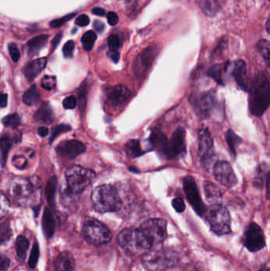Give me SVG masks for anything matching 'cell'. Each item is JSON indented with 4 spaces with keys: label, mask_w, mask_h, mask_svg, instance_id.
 <instances>
[{
    "label": "cell",
    "mask_w": 270,
    "mask_h": 271,
    "mask_svg": "<svg viewBox=\"0 0 270 271\" xmlns=\"http://www.w3.org/2000/svg\"><path fill=\"white\" fill-rule=\"evenodd\" d=\"M270 100V85L268 77L259 74L254 79L250 95V110L253 115L262 116L268 109Z\"/></svg>",
    "instance_id": "obj_1"
},
{
    "label": "cell",
    "mask_w": 270,
    "mask_h": 271,
    "mask_svg": "<svg viewBox=\"0 0 270 271\" xmlns=\"http://www.w3.org/2000/svg\"><path fill=\"white\" fill-rule=\"evenodd\" d=\"M93 207L99 213L117 212L122 206V201L115 187L102 185L97 187L91 194Z\"/></svg>",
    "instance_id": "obj_2"
},
{
    "label": "cell",
    "mask_w": 270,
    "mask_h": 271,
    "mask_svg": "<svg viewBox=\"0 0 270 271\" xmlns=\"http://www.w3.org/2000/svg\"><path fill=\"white\" fill-rule=\"evenodd\" d=\"M119 244L123 249L132 254L145 253L150 249L152 244L140 229H126L120 232Z\"/></svg>",
    "instance_id": "obj_3"
},
{
    "label": "cell",
    "mask_w": 270,
    "mask_h": 271,
    "mask_svg": "<svg viewBox=\"0 0 270 271\" xmlns=\"http://www.w3.org/2000/svg\"><path fill=\"white\" fill-rule=\"evenodd\" d=\"M65 177L71 193L80 194L91 184L95 173L80 166H72L67 170Z\"/></svg>",
    "instance_id": "obj_4"
},
{
    "label": "cell",
    "mask_w": 270,
    "mask_h": 271,
    "mask_svg": "<svg viewBox=\"0 0 270 271\" xmlns=\"http://www.w3.org/2000/svg\"><path fill=\"white\" fill-rule=\"evenodd\" d=\"M34 189L28 179L15 177L10 182L9 194L17 205L27 206L35 201Z\"/></svg>",
    "instance_id": "obj_5"
},
{
    "label": "cell",
    "mask_w": 270,
    "mask_h": 271,
    "mask_svg": "<svg viewBox=\"0 0 270 271\" xmlns=\"http://www.w3.org/2000/svg\"><path fill=\"white\" fill-rule=\"evenodd\" d=\"M85 239L94 246L104 245L112 239V233L102 222L94 218H87L83 225Z\"/></svg>",
    "instance_id": "obj_6"
},
{
    "label": "cell",
    "mask_w": 270,
    "mask_h": 271,
    "mask_svg": "<svg viewBox=\"0 0 270 271\" xmlns=\"http://www.w3.org/2000/svg\"><path fill=\"white\" fill-rule=\"evenodd\" d=\"M207 220L212 231L217 235H225L231 232L230 213L224 205H212L207 211Z\"/></svg>",
    "instance_id": "obj_7"
},
{
    "label": "cell",
    "mask_w": 270,
    "mask_h": 271,
    "mask_svg": "<svg viewBox=\"0 0 270 271\" xmlns=\"http://www.w3.org/2000/svg\"><path fill=\"white\" fill-rule=\"evenodd\" d=\"M178 261L176 256L170 251H153L144 255V263L149 271H159L173 266Z\"/></svg>",
    "instance_id": "obj_8"
},
{
    "label": "cell",
    "mask_w": 270,
    "mask_h": 271,
    "mask_svg": "<svg viewBox=\"0 0 270 271\" xmlns=\"http://www.w3.org/2000/svg\"><path fill=\"white\" fill-rule=\"evenodd\" d=\"M150 241L152 246L162 243L167 236V223L165 220L150 219L139 228Z\"/></svg>",
    "instance_id": "obj_9"
},
{
    "label": "cell",
    "mask_w": 270,
    "mask_h": 271,
    "mask_svg": "<svg viewBox=\"0 0 270 271\" xmlns=\"http://www.w3.org/2000/svg\"><path fill=\"white\" fill-rule=\"evenodd\" d=\"M244 244L250 252H257L263 249L266 246L264 232L256 223L252 222L246 228L244 233Z\"/></svg>",
    "instance_id": "obj_10"
},
{
    "label": "cell",
    "mask_w": 270,
    "mask_h": 271,
    "mask_svg": "<svg viewBox=\"0 0 270 271\" xmlns=\"http://www.w3.org/2000/svg\"><path fill=\"white\" fill-rule=\"evenodd\" d=\"M186 153V130L180 127L174 131L169 140L164 155L167 159H174L184 155Z\"/></svg>",
    "instance_id": "obj_11"
},
{
    "label": "cell",
    "mask_w": 270,
    "mask_h": 271,
    "mask_svg": "<svg viewBox=\"0 0 270 271\" xmlns=\"http://www.w3.org/2000/svg\"><path fill=\"white\" fill-rule=\"evenodd\" d=\"M183 188L188 201H190L193 208L195 209L196 213H198L200 216L204 215L206 209L200 197L198 188L194 179L191 176H186L183 179Z\"/></svg>",
    "instance_id": "obj_12"
},
{
    "label": "cell",
    "mask_w": 270,
    "mask_h": 271,
    "mask_svg": "<svg viewBox=\"0 0 270 271\" xmlns=\"http://www.w3.org/2000/svg\"><path fill=\"white\" fill-rule=\"evenodd\" d=\"M214 176L216 180L224 187L231 188L238 183L236 175L233 171L230 163L226 161H219L213 168Z\"/></svg>",
    "instance_id": "obj_13"
},
{
    "label": "cell",
    "mask_w": 270,
    "mask_h": 271,
    "mask_svg": "<svg viewBox=\"0 0 270 271\" xmlns=\"http://www.w3.org/2000/svg\"><path fill=\"white\" fill-rule=\"evenodd\" d=\"M158 48L155 46L148 47L136 58L134 64V73L136 77H144L152 66L157 55Z\"/></svg>",
    "instance_id": "obj_14"
},
{
    "label": "cell",
    "mask_w": 270,
    "mask_h": 271,
    "mask_svg": "<svg viewBox=\"0 0 270 271\" xmlns=\"http://www.w3.org/2000/svg\"><path fill=\"white\" fill-rule=\"evenodd\" d=\"M199 155L203 163L208 165L213 157V139L208 129H201L198 133Z\"/></svg>",
    "instance_id": "obj_15"
},
{
    "label": "cell",
    "mask_w": 270,
    "mask_h": 271,
    "mask_svg": "<svg viewBox=\"0 0 270 271\" xmlns=\"http://www.w3.org/2000/svg\"><path fill=\"white\" fill-rule=\"evenodd\" d=\"M132 95L131 90L124 85H116L107 90L106 101L111 107H120L126 103Z\"/></svg>",
    "instance_id": "obj_16"
},
{
    "label": "cell",
    "mask_w": 270,
    "mask_h": 271,
    "mask_svg": "<svg viewBox=\"0 0 270 271\" xmlns=\"http://www.w3.org/2000/svg\"><path fill=\"white\" fill-rule=\"evenodd\" d=\"M56 153L60 156L68 159H74L84 153L86 146L77 140L62 141L56 147Z\"/></svg>",
    "instance_id": "obj_17"
},
{
    "label": "cell",
    "mask_w": 270,
    "mask_h": 271,
    "mask_svg": "<svg viewBox=\"0 0 270 271\" xmlns=\"http://www.w3.org/2000/svg\"><path fill=\"white\" fill-rule=\"evenodd\" d=\"M216 103V96L214 91L204 93L195 101V109L199 116L206 117L213 111Z\"/></svg>",
    "instance_id": "obj_18"
},
{
    "label": "cell",
    "mask_w": 270,
    "mask_h": 271,
    "mask_svg": "<svg viewBox=\"0 0 270 271\" xmlns=\"http://www.w3.org/2000/svg\"><path fill=\"white\" fill-rule=\"evenodd\" d=\"M232 76L236 81L238 86L242 90L247 91L249 89L248 77H247V72H246V63L243 60H238L234 63Z\"/></svg>",
    "instance_id": "obj_19"
},
{
    "label": "cell",
    "mask_w": 270,
    "mask_h": 271,
    "mask_svg": "<svg viewBox=\"0 0 270 271\" xmlns=\"http://www.w3.org/2000/svg\"><path fill=\"white\" fill-rule=\"evenodd\" d=\"M47 58L37 59L33 60L26 65L24 69L25 77L29 81L34 80V78L40 74L46 66Z\"/></svg>",
    "instance_id": "obj_20"
},
{
    "label": "cell",
    "mask_w": 270,
    "mask_h": 271,
    "mask_svg": "<svg viewBox=\"0 0 270 271\" xmlns=\"http://www.w3.org/2000/svg\"><path fill=\"white\" fill-rule=\"evenodd\" d=\"M56 271H74V258L68 251H63L55 262Z\"/></svg>",
    "instance_id": "obj_21"
},
{
    "label": "cell",
    "mask_w": 270,
    "mask_h": 271,
    "mask_svg": "<svg viewBox=\"0 0 270 271\" xmlns=\"http://www.w3.org/2000/svg\"><path fill=\"white\" fill-rule=\"evenodd\" d=\"M150 141L152 146L154 147L158 153H160L163 155H165L168 139L166 138L164 133L158 129H153L150 136Z\"/></svg>",
    "instance_id": "obj_22"
},
{
    "label": "cell",
    "mask_w": 270,
    "mask_h": 271,
    "mask_svg": "<svg viewBox=\"0 0 270 271\" xmlns=\"http://www.w3.org/2000/svg\"><path fill=\"white\" fill-rule=\"evenodd\" d=\"M42 228L44 235L47 237V239H50L54 234L56 223L52 211L49 208L44 209L42 217Z\"/></svg>",
    "instance_id": "obj_23"
},
{
    "label": "cell",
    "mask_w": 270,
    "mask_h": 271,
    "mask_svg": "<svg viewBox=\"0 0 270 271\" xmlns=\"http://www.w3.org/2000/svg\"><path fill=\"white\" fill-rule=\"evenodd\" d=\"M48 40V35H40V36L35 37L34 39L29 40L27 43L29 56L32 57V56L38 55V52L45 46Z\"/></svg>",
    "instance_id": "obj_24"
},
{
    "label": "cell",
    "mask_w": 270,
    "mask_h": 271,
    "mask_svg": "<svg viewBox=\"0 0 270 271\" xmlns=\"http://www.w3.org/2000/svg\"><path fill=\"white\" fill-rule=\"evenodd\" d=\"M54 116L53 111L49 107V105L44 103L35 113L34 119L38 122L42 123V124H50L54 120Z\"/></svg>",
    "instance_id": "obj_25"
},
{
    "label": "cell",
    "mask_w": 270,
    "mask_h": 271,
    "mask_svg": "<svg viewBox=\"0 0 270 271\" xmlns=\"http://www.w3.org/2000/svg\"><path fill=\"white\" fill-rule=\"evenodd\" d=\"M203 12L208 17H214L220 11L218 0H196Z\"/></svg>",
    "instance_id": "obj_26"
},
{
    "label": "cell",
    "mask_w": 270,
    "mask_h": 271,
    "mask_svg": "<svg viewBox=\"0 0 270 271\" xmlns=\"http://www.w3.org/2000/svg\"><path fill=\"white\" fill-rule=\"evenodd\" d=\"M127 155L130 158H136L144 154V152L141 149L140 141L137 140H131L124 147Z\"/></svg>",
    "instance_id": "obj_27"
},
{
    "label": "cell",
    "mask_w": 270,
    "mask_h": 271,
    "mask_svg": "<svg viewBox=\"0 0 270 271\" xmlns=\"http://www.w3.org/2000/svg\"><path fill=\"white\" fill-rule=\"evenodd\" d=\"M12 145V140L9 137H3L0 140V166L4 167L9 151Z\"/></svg>",
    "instance_id": "obj_28"
},
{
    "label": "cell",
    "mask_w": 270,
    "mask_h": 271,
    "mask_svg": "<svg viewBox=\"0 0 270 271\" xmlns=\"http://www.w3.org/2000/svg\"><path fill=\"white\" fill-rule=\"evenodd\" d=\"M56 187H57V179L56 176L51 177L46 187H45V196L47 201L50 205H54L55 195H56Z\"/></svg>",
    "instance_id": "obj_29"
},
{
    "label": "cell",
    "mask_w": 270,
    "mask_h": 271,
    "mask_svg": "<svg viewBox=\"0 0 270 271\" xmlns=\"http://www.w3.org/2000/svg\"><path fill=\"white\" fill-rule=\"evenodd\" d=\"M227 143L229 148H230L231 153H233V155L235 156L236 155V149L240 144H242V141L240 137H238V135L235 134L234 131L231 129L228 130L226 133Z\"/></svg>",
    "instance_id": "obj_30"
},
{
    "label": "cell",
    "mask_w": 270,
    "mask_h": 271,
    "mask_svg": "<svg viewBox=\"0 0 270 271\" xmlns=\"http://www.w3.org/2000/svg\"><path fill=\"white\" fill-rule=\"evenodd\" d=\"M40 94L38 91L36 86H32L30 89L26 90L23 95V102L27 106H33L36 104L40 99Z\"/></svg>",
    "instance_id": "obj_31"
},
{
    "label": "cell",
    "mask_w": 270,
    "mask_h": 271,
    "mask_svg": "<svg viewBox=\"0 0 270 271\" xmlns=\"http://www.w3.org/2000/svg\"><path fill=\"white\" fill-rule=\"evenodd\" d=\"M30 246V242L24 235H19L16 240V251L19 259L23 261L26 259V252Z\"/></svg>",
    "instance_id": "obj_32"
},
{
    "label": "cell",
    "mask_w": 270,
    "mask_h": 271,
    "mask_svg": "<svg viewBox=\"0 0 270 271\" xmlns=\"http://www.w3.org/2000/svg\"><path fill=\"white\" fill-rule=\"evenodd\" d=\"M96 34L94 31H87L82 35L81 39V42L82 44V47L86 51H90L94 47V42L96 40Z\"/></svg>",
    "instance_id": "obj_33"
},
{
    "label": "cell",
    "mask_w": 270,
    "mask_h": 271,
    "mask_svg": "<svg viewBox=\"0 0 270 271\" xmlns=\"http://www.w3.org/2000/svg\"><path fill=\"white\" fill-rule=\"evenodd\" d=\"M257 51L266 60L267 65H270V42L267 40H261L257 44Z\"/></svg>",
    "instance_id": "obj_34"
},
{
    "label": "cell",
    "mask_w": 270,
    "mask_h": 271,
    "mask_svg": "<svg viewBox=\"0 0 270 271\" xmlns=\"http://www.w3.org/2000/svg\"><path fill=\"white\" fill-rule=\"evenodd\" d=\"M223 72H224V67L221 65H216L211 67L209 70L208 71V77L214 78L219 84H224L223 82Z\"/></svg>",
    "instance_id": "obj_35"
},
{
    "label": "cell",
    "mask_w": 270,
    "mask_h": 271,
    "mask_svg": "<svg viewBox=\"0 0 270 271\" xmlns=\"http://www.w3.org/2000/svg\"><path fill=\"white\" fill-rule=\"evenodd\" d=\"M12 235V231L10 224L6 223L0 225V245L6 243L10 239Z\"/></svg>",
    "instance_id": "obj_36"
},
{
    "label": "cell",
    "mask_w": 270,
    "mask_h": 271,
    "mask_svg": "<svg viewBox=\"0 0 270 271\" xmlns=\"http://www.w3.org/2000/svg\"><path fill=\"white\" fill-rule=\"evenodd\" d=\"M204 191L206 194V197L208 199H216L221 196L220 190L217 186L212 183H205L204 184Z\"/></svg>",
    "instance_id": "obj_37"
},
{
    "label": "cell",
    "mask_w": 270,
    "mask_h": 271,
    "mask_svg": "<svg viewBox=\"0 0 270 271\" xmlns=\"http://www.w3.org/2000/svg\"><path fill=\"white\" fill-rule=\"evenodd\" d=\"M2 122L6 127L15 129L18 125H20L21 119L19 115L17 114L7 115L2 119Z\"/></svg>",
    "instance_id": "obj_38"
},
{
    "label": "cell",
    "mask_w": 270,
    "mask_h": 271,
    "mask_svg": "<svg viewBox=\"0 0 270 271\" xmlns=\"http://www.w3.org/2000/svg\"><path fill=\"white\" fill-rule=\"evenodd\" d=\"M10 209L9 199L3 194L0 193V220L3 218L8 213Z\"/></svg>",
    "instance_id": "obj_39"
},
{
    "label": "cell",
    "mask_w": 270,
    "mask_h": 271,
    "mask_svg": "<svg viewBox=\"0 0 270 271\" xmlns=\"http://www.w3.org/2000/svg\"><path fill=\"white\" fill-rule=\"evenodd\" d=\"M72 130V127L68 125H56L52 129V136H51L50 142H53L55 139L58 137L59 135L63 133H66L68 131Z\"/></svg>",
    "instance_id": "obj_40"
},
{
    "label": "cell",
    "mask_w": 270,
    "mask_h": 271,
    "mask_svg": "<svg viewBox=\"0 0 270 271\" xmlns=\"http://www.w3.org/2000/svg\"><path fill=\"white\" fill-rule=\"evenodd\" d=\"M108 46L110 51H117L121 46V42L118 35H112L108 38Z\"/></svg>",
    "instance_id": "obj_41"
},
{
    "label": "cell",
    "mask_w": 270,
    "mask_h": 271,
    "mask_svg": "<svg viewBox=\"0 0 270 271\" xmlns=\"http://www.w3.org/2000/svg\"><path fill=\"white\" fill-rule=\"evenodd\" d=\"M39 247H38V243L34 244V247H33L32 251H31V255H30V260H29V265L31 268H35L37 264H38V258H39Z\"/></svg>",
    "instance_id": "obj_42"
},
{
    "label": "cell",
    "mask_w": 270,
    "mask_h": 271,
    "mask_svg": "<svg viewBox=\"0 0 270 271\" xmlns=\"http://www.w3.org/2000/svg\"><path fill=\"white\" fill-rule=\"evenodd\" d=\"M56 77L46 76L41 80V86L47 90H52L56 86Z\"/></svg>",
    "instance_id": "obj_43"
},
{
    "label": "cell",
    "mask_w": 270,
    "mask_h": 271,
    "mask_svg": "<svg viewBox=\"0 0 270 271\" xmlns=\"http://www.w3.org/2000/svg\"><path fill=\"white\" fill-rule=\"evenodd\" d=\"M75 44L73 40H69L66 44H64V46L63 47V53H64V56L65 58H72L73 55H74L75 50Z\"/></svg>",
    "instance_id": "obj_44"
},
{
    "label": "cell",
    "mask_w": 270,
    "mask_h": 271,
    "mask_svg": "<svg viewBox=\"0 0 270 271\" xmlns=\"http://www.w3.org/2000/svg\"><path fill=\"white\" fill-rule=\"evenodd\" d=\"M86 94H87V89L85 84H82L81 88L78 90V101L80 105L81 110H84L86 103Z\"/></svg>",
    "instance_id": "obj_45"
},
{
    "label": "cell",
    "mask_w": 270,
    "mask_h": 271,
    "mask_svg": "<svg viewBox=\"0 0 270 271\" xmlns=\"http://www.w3.org/2000/svg\"><path fill=\"white\" fill-rule=\"evenodd\" d=\"M75 15H76V13H73V14H68L66 16L63 17V18H60V19L52 21L50 22V26L52 28L60 27V26H63L65 22H68L70 19H72Z\"/></svg>",
    "instance_id": "obj_46"
},
{
    "label": "cell",
    "mask_w": 270,
    "mask_h": 271,
    "mask_svg": "<svg viewBox=\"0 0 270 271\" xmlns=\"http://www.w3.org/2000/svg\"><path fill=\"white\" fill-rule=\"evenodd\" d=\"M8 49L9 53H10V57L12 59L13 61L18 62V60L20 58V52L18 50L16 44L11 43V44H9Z\"/></svg>",
    "instance_id": "obj_47"
},
{
    "label": "cell",
    "mask_w": 270,
    "mask_h": 271,
    "mask_svg": "<svg viewBox=\"0 0 270 271\" xmlns=\"http://www.w3.org/2000/svg\"><path fill=\"white\" fill-rule=\"evenodd\" d=\"M76 105H77V99L73 95L67 97L66 99L63 101V107L67 110H72V109L76 108Z\"/></svg>",
    "instance_id": "obj_48"
},
{
    "label": "cell",
    "mask_w": 270,
    "mask_h": 271,
    "mask_svg": "<svg viewBox=\"0 0 270 271\" xmlns=\"http://www.w3.org/2000/svg\"><path fill=\"white\" fill-rule=\"evenodd\" d=\"M172 205L174 209L178 212V213H182L186 209V205H185L183 199L181 197H177L174 198L172 201Z\"/></svg>",
    "instance_id": "obj_49"
},
{
    "label": "cell",
    "mask_w": 270,
    "mask_h": 271,
    "mask_svg": "<svg viewBox=\"0 0 270 271\" xmlns=\"http://www.w3.org/2000/svg\"><path fill=\"white\" fill-rule=\"evenodd\" d=\"M26 159L23 156L18 155L13 158V164L20 170H23L26 167Z\"/></svg>",
    "instance_id": "obj_50"
},
{
    "label": "cell",
    "mask_w": 270,
    "mask_h": 271,
    "mask_svg": "<svg viewBox=\"0 0 270 271\" xmlns=\"http://www.w3.org/2000/svg\"><path fill=\"white\" fill-rule=\"evenodd\" d=\"M266 173H265L263 167H260V168L258 170V173L257 174L256 178H255V183H256L257 187H258V188H262V186L263 185V183H264L263 180H264L265 174H266Z\"/></svg>",
    "instance_id": "obj_51"
},
{
    "label": "cell",
    "mask_w": 270,
    "mask_h": 271,
    "mask_svg": "<svg viewBox=\"0 0 270 271\" xmlns=\"http://www.w3.org/2000/svg\"><path fill=\"white\" fill-rule=\"evenodd\" d=\"M10 260L5 255H0V271H6L10 267Z\"/></svg>",
    "instance_id": "obj_52"
},
{
    "label": "cell",
    "mask_w": 270,
    "mask_h": 271,
    "mask_svg": "<svg viewBox=\"0 0 270 271\" xmlns=\"http://www.w3.org/2000/svg\"><path fill=\"white\" fill-rule=\"evenodd\" d=\"M90 23V18L86 14H82L76 18V24L78 26H88Z\"/></svg>",
    "instance_id": "obj_53"
},
{
    "label": "cell",
    "mask_w": 270,
    "mask_h": 271,
    "mask_svg": "<svg viewBox=\"0 0 270 271\" xmlns=\"http://www.w3.org/2000/svg\"><path fill=\"white\" fill-rule=\"evenodd\" d=\"M107 20L110 26H116L119 21L118 15L114 12H109L107 14Z\"/></svg>",
    "instance_id": "obj_54"
},
{
    "label": "cell",
    "mask_w": 270,
    "mask_h": 271,
    "mask_svg": "<svg viewBox=\"0 0 270 271\" xmlns=\"http://www.w3.org/2000/svg\"><path fill=\"white\" fill-rule=\"evenodd\" d=\"M63 33H59L55 36L53 40H52V50H55L56 47L58 46V44H60V40L62 39Z\"/></svg>",
    "instance_id": "obj_55"
},
{
    "label": "cell",
    "mask_w": 270,
    "mask_h": 271,
    "mask_svg": "<svg viewBox=\"0 0 270 271\" xmlns=\"http://www.w3.org/2000/svg\"><path fill=\"white\" fill-rule=\"evenodd\" d=\"M108 56L114 63L118 62L119 59H120V53L118 51H110L108 52Z\"/></svg>",
    "instance_id": "obj_56"
},
{
    "label": "cell",
    "mask_w": 270,
    "mask_h": 271,
    "mask_svg": "<svg viewBox=\"0 0 270 271\" xmlns=\"http://www.w3.org/2000/svg\"><path fill=\"white\" fill-rule=\"evenodd\" d=\"M7 105V95L0 92V108H4Z\"/></svg>",
    "instance_id": "obj_57"
},
{
    "label": "cell",
    "mask_w": 270,
    "mask_h": 271,
    "mask_svg": "<svg viewBox=\"0 0 270 271\" xmlns=\"http://www.w3.org/2000/svg\"><path fill=\"white\" fill-rule=\"evenodd\" d=\"M94 27L98 33L103 32V30L105 29L104 24L102 22H100V21H95L94 22Z\"/></svg>",
    "instance_id": "obj_58"
},
{
    "label": "cell",
    "mask_w": 270,
    "mask_h": 271,
    "mask_svg": "<svg viewBox=\"0 0 270 271\" xmlns=\"http://www.w3.org/2000/svg\"><path fill=\"white\" fill-rule=\"evenodd\" d=\"M38 134L40 135V137H47L48 135V129H47L46 127H40L39 129H38Z\"/></svg>",
    "instance_id": "obj_59"
},
{
    "label": "cell",
    "mask_w": 270,
    "mask_h": 271,
    "mask_svg": "<svg viewBox=\"0 0 270 271\" xmlns=\"http://www.w3.org/2000/svg\"><path fill=\"white\" fill-rule=\"evenodd\" d=\"M92 13L95 15H98V16H104L106 14V11H105L104 9L101 8V7H96V8H94L92 10Z\"/></svg>",
    "instance_id": "obj_60"
},
{
    "label": "cell",
    "mask_w": 270,
    "mask_h": 271,
    "mask_svg": "<svg viewBox=\"0 0 270 271\" xmlns=\"http://www.w3.org/2000/svg\"><path fill=\"white\" fill-rule=\"evenodd\" d=\"M270 18H268V20H267V22H266V30H267V33L268 34H270Z\"/></svg>",
    "instance_id": "obj_61"
},
{
    "label": "cell",
    "mask_w": 270,
    "mask_h": 271,
    "mask_svg": "<svg viewBox=\"0 0 270 271\" xmlns=\"http://www.w3.org/2000/svg\"><path fill=\"white\" fill-rule=\"evenodd\" d=\"M259 271H270V269H269L268 267H263Z\"/></svg>",
    "instance_id": "obj_62"
},
{
    "label": "cell",
    "mask_w": 270,
    "mask_h": 271,
    "mask_svg": "<svg viewBox=\"0 0 270 271\" xmlns=\"http://www.w3.org/2000/svg\"><path fill=\"white\" fill-rule=\"evenodd\" d=\"M186 271H196V270H194V269H190V268H188V269L186 270Z\"/></svg>",
    "instance_id": "obj_63"
},
{
    "label": "cell",
    "mask_w": 270,
    "mask_h": 271,
    "mask_svg": "<svg viewBox=\"0 0 270 271\" xmlns=\"http://www.w3.org/2000/svg\"><path fill=\"white\" fill-rule=\"evenodd\" d=\"M0 175H1V171H0Z\"/></svg>",
    "instance_id": "obj_64"
}]
</instances>
